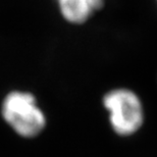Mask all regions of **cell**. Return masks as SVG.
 <instances>
[{"label":"cell","mask_w":157,"mask_h":157,"mask_svg":"<svg viewBox=\"0 0 157 157\" xmlns=\"http://www.w3.org/2000/svg\"><path fill=\"white\" fill-rule=\"evenodd\" d=\"M102 106L112 132L118 137H133L145 124V104L139 93L128 87H115L105 92Z\"/></svg>","instance_id":"cell-1"},{"label":"cell","mask_w":157,"mask_h":157,"mask_svg":"<svg viewBox=\"0 0 157 157\" xmlns=\"http://www.w3.org/2000/svg\"><path fill=\"white\" fill-rule=\"evenodd\" d=\"M0 112L3 121L15 134L27 139L39 136L47 124L46 115L36 96L29 91L8 92L1 102Z\"/></svg>","instance_id":"cell-2"},{"label":"cell","mask_w":157,"mask_h":157,"mask_svg":"<svg viewBox=\"0 0 157 157\" xmlns=\"http://www.w3.org/2000/svg\"><path fill=\"white\" fill-rule=\"evenodd\" d=\"M61 17L71 25L86 24L104 8L106 0H56Z\"/></svg>","instance_id":"cell-3"},{"label":"cell","mask_w":157,"mask_h":157,"mask_svg":"<svg viewBox=\"0 0 157 157\" xmlns=\"http://www.w3.org/2000/svg\"><path fill=\"white\" fill-rule=\"evenodd\" d=\"M155 1H156V3H157V0H155Z\"/></svg>","instance_id":"cell-4"}]
</instances>
